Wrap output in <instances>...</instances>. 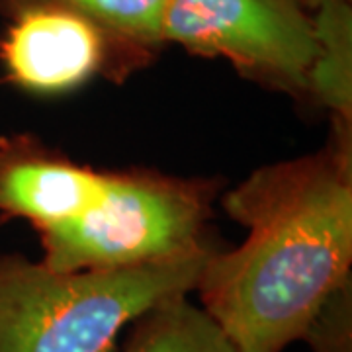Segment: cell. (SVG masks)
I'll return each instance as SVG.
<instances>
[{"mask_svg": "<svg viewBox=\"0 0 352 352\" xmlns=\"http://www.w3.org/2000/svg\"><path fill=\"white\" fill-rule=\"evenodd\" d=\"M315 34L314 63L307 90L335 113L337 122L352 124V4L325 2L311 14Z\"/></svg>", "mask_w": 352, "mask_h": 352, "instance_id": "cell-7", "label": "cell"}, {"mask_svg": "<svg viewBox=\"0 0 352 352\" xmlns=\"http://www.w3.org/2000/svg\"><path fill=\"white\" fill-rule=\"evenodd\" d=\"M302 8H305L307 12H314L315 8H319L321 4H325V2H335V0H296ZM346 2H351V0H346Z\"/></svg>", "mask_w": 352, "mask_h": 352, "instance_id": "cell-11", "label": "cell"}, {"mask_svg": "<svg viewBox=\"0 0 352 352\" xmlns=\"http://www.w3.org/2000/svg\"><path fill=\"white\" fill-rule=\"evenodd\" d=\"M212 188L157 173H108L102 196L82 214L41 231L51 270H118L161 263L208 247Z\"/></svg>", "mask_w": 352, "mask_h": 352, "instance_id": "cell-3", "label": "cell"}, {"mask_svg": "<svg viewBox=\"0 0 352 352\" xmlns=\"http://www.w3.org/2000/svg\"><path fill=\"white\" fill-rule=\"evenodd\" d=\"M22 0H0V10ZM96 25L112 50L147 51L164 43L168 0H51Z\"/></svg>", "mask_w": 352, "mask_h": 352, "instance_id": "cell-9", "label": "cell"}, {"mask_svg": "<svg viewBox=\"0 0 352 352\" xmlns=\"http://www.w3.org/2000/svg\"><path fill=\"white\" fill-rule=\"evenodd\" d=\"M124 352H237L223 331L186 296L153 305L131 321Z\"/></svg>", "mask_w": 352, "mask_h": 352, "instance_id": "cell-8", "label": "cell"}, {"mask_svg": "<svg viewBox=\"0 0 352 352\" xmlns=\"http://www.w3.org/2000/svg\"><path fill=\"white\" fill-rule=\"evenodd\" d=\"M226 210L249 237L208 256L201 309L237 352H282L352 278L351 143L254 170Z\"/></svg>", "mask_w": 352, "mask_h": 352, "instance_id": "cell-1", "label": "cell"}, {"mask_svg": "<svg viewBox=\"0 0 352 352\" xmlns=\"http://www.w3.org/2000/svg\"><path fill=\"white\" fill-rule=\"evenodd\" d=\"M108 173L76 164L30 135L0 138V215L39 233L82 214L102 196Z\"/></svg>", "mask_w": 352, "mask_h": 352, "instance_id": "cell-6", "label": "cell"}, {"mask_svg": "<svg viewBox=\"0 0 352 352\" xmlns=\"http://www.w3.org/2000/svg\"><path fill=\"white\" fill-rule=\"evenodd\" d=\"M4 14L0 65L16 87L51 94L85 85L108 61L112 45L80 14L51 0H22Z\"/></svg>", "mask_w": 352, "mask_h": 352, "instance_id": "cell-5", "label": "cell"}, {"mask_svg": "<svg viewBox=\"0 0 352 352\" xmlns=\"http://www.w3.org/2000/svg\"><path fill=\"white\" fill-rule=\"evenodd\" d=\"M302 340L311 352H352V278L329 296Z\"/></svg>", "mask_w": 352, "mask_h": 352, "instance_id": "cell-10", "label": "cell"}, {"mask_svg": "<svg viewBox=\"0 0 352 352\" xmlns=\"http://www.w3.org/2000/svg\"><path fill=\"white\" fill-rule=\"evenodd\" d=\"M164 43L296 90H307L317 50L311 16L296 0H168Z\"/></svg>", "mask_w": 352, "mask_h": 352, "instance_id": "cell-4", "label": "cell"}, {"mask_svg": "<svg viewBox=\"0 0 352 352\" xmlns=\"http://www.w3.org/2000/svg\"><path fill=\"white\" fill-rule=\"evenodd\" d=\"M210 247L118 270L59 272L0 256V352H110L153 305L196 288Z\"/></svg>", "mask_w": 352, "mask_h": 352, "instance_id": "cell-2", "label": "cell"}]
</instances>
